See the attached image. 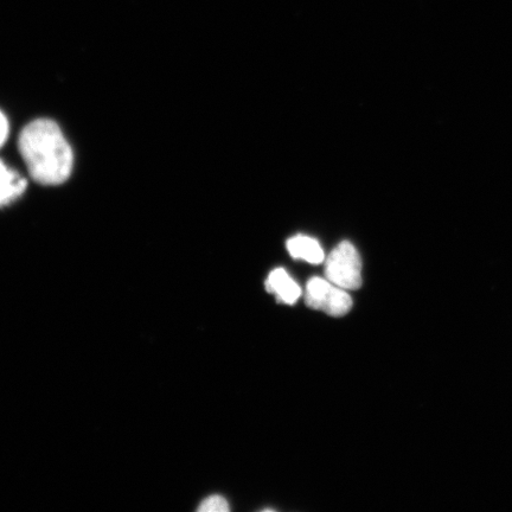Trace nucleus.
Segmentation results:
<instances>
[{"label": "nucleus", "instance_id": "1", "mask_svg": "<svg viewBox=\"0 0 512 512\" xmlns=\"http://www.w3.org/2000/svg\"><path fill=\"white\" fill-rule=\"evenodd\" d=\"M19 150L32 178L44 185L66 182L73 169V151L54 121H32L19 137Z\"/></svg>", "mask_w": 512, "mask_h": 512}, {"label": "nucleus", "instance_id": "2", "mask_svg": "<svg viewBox=\"0 0 512 512\" xmlns=\"http://www.w3.org/2000/svg\"><path fill=\"white\" fill-rule=\"evenodd\" d=\"M326 278L343 290L354 291L362 286V261L350 242L344 241L326 261Z\"/></svg>", "mask_w": 512, "mask_h": 512}, {"label": "nucleus", "instance_id": "3", "mask_svg": "<svg viewBox=\"0 0 512 512\" xmlns=\"http://www.w3.org/2000/svg\"><path fill=\"white\" fill-rule=\"evenodd\" d=\"M305 302L311 309L323 311L331 317L345 316L352 307L347 290L322 278H312L307 283Z\"/></svg>", "mask_w": 512, "mask_h": 512}, {"label": "nucleus", "instance_id": "4", "mask_svg": "<svg viewBox=\"0 0 512 512\" xmlns=\"http://www.w3.org/2000/svg\"><path fill=\"white\" fill-rule=\"evenodd\" d=\"M266 290L275 294L278 302L293 305L302 296V288L283 268L274 270L266 281Z\"/></svg>", "mask_w": 512, "mask_h": 512}, {"label": "nucleus", "instance_id": "5", "mask_svg": "<svg viewBox=\"0 0 512 512\" xmlns=\"http://www.w3.org/2000/svg\"><path fill=\"white\" fill-rule=\"evenodd\" d=\"M287 249L292 258L304 260L309 264H322L325 259L322 247L309 236H294V238L287 241Z\"/></svg>", "mask_w": 512, "mask_h": 512}, {"label": "nucleus", "instance_id": "6", "mask_svg": "<svg viewBox=\"0 0 512 512\" xmlns=\"http://www.w3.org/2000/svg\"><path fill=\"white\" fill-rule=\"evenodd\" d=\"M27 188L25 179L0 162V206H5L21 196Z\"/></svg>", "mask_w": 512, "mask_h": 512}, {"label": "nucleus", "instance_id": "7", "mask_svg": "<svg viewBox=\"0 0 512 512\" xmlns=\"http://www.w3.org/2000/svg\"><path fill=\"white\" fill-rule=\"evenodd\" d=\"M200 512H227L229 511V504L221 496H211L207 499H204L200 508H198Z\"/></svg>", "mask_w": 512, "mask_h": 512}, {"label": "nucleus", "instance_id": "8", "mask_svg": "<svg viewBox=\"0 0 512 512\" xmlns=\"http://www.w3.org/2000/svg\"><path fill=\"white\" fill-rule=\"evenodd\" d=\"M9 134V123L8 119L5 118V115L0 112V147L5 143L6 138H8Z\"/></svg>", "mask_w": 512, "mask_h": 512}]
</instances>
